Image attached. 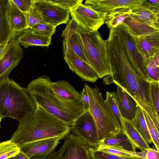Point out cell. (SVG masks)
I'll return each instance as SVG.
<instances>
[{
    "label": "cell",
    "instance_id": "7a4b0ae2",
    "mask_svg": "<svg viewBox=\"0 0 159 159\" xmlns=\"http://www.w3.org/2000/svg\"><path fill=\"white\" fill-rule=\"evenodd\" d=\"M27 119L20 122L12 134L11 141L17 146L43 139L57 137L64 138L70 132V126L36 105Z\"/></svg>",
    "mask_w": 159,
    "mask_h": 159
},
{
    "label": "cell",
    "instance_id": "f6af8a7d",
    "mask_svg": "<svg viewBox=\"0 0 159 159\" xmlns=\"http://www.w3.org/2000/svg\"><path fill=\"white\" fill-rule=\"evenodd\" d=\"M3 118L2 117V114H1L0 111V128L1 127V122Z\"/></svg>",
    "mask_w": 159,
    "mask_h": 159
},
{
    "label": "cell",
    "instance_id": "d590c367",
    "mask_svg": "<svg viewBox=\"0 0 159 159\" xmlns=\"http://www.w3.org/2000/svg\"><path fill=\"white\" fill-rule=\"evenodd\" d=\"M89 151L92 159H144L137 157H124L114 155L90 147Z\"/></svg>",
    "mask_w": 159,
    "mask_h": 159
},
{
    "label": "cell",
    "instance_id": "9c48e42d",
    "mask_svg": "<svg viewBox=\"0 0 159 159\" xmlns=\"http://www.w3.org/2000/svg\"><path fill=\"white\" fill-rule=\"evenodd\" d=\"M70 132L79 137L90 147H96L99 143L96 125L89 111L83 112L70 126Z\"/></svg>",
    "mask_w": 159,
    "mask_h": 159
},
{
    "label": "cell",
    "instance_id": "cb8c5ba5",
    "mask_svg": "<svg viewBox=\"0 0 159 159\" xmlns=\"http://www.w3.org/2000/svg\"><path fill=\"white\" fill-rule=\"evenodd\" d=\"M100 144L111 146L128 151H136V149L121 130L118 135L100 141L98 145Z\"/></svg>",
    "mask_w": 159,
    "mask_h": 159
},
{
    "label": "cell",
    "instance_id": "4dcf8cb0",
    "mask_svg": "<svg viewBox=\"0 0 159 159\" xmlns=\"http://www.w3.org/2000/svg\"><path fill=\"white\" fill-rule=\"evenodd\" d=\"M78 26L72 19H70L66 25L65 28L62 30L61 36L63 38V53L69 47V41L71 36L75 32L78 30Z\"/></svg>",
    "mask_w": 159,
    "mask_h": 159
},
{
    "label": "cell",
    "instance_id": "7bdbcfd3",
    "mask_svg": "<svg viewBox=\"0 0 159 159\" xmlns=\"http://www.w3.org/2000/svg\"><path fill=\"white\" fill-rule=\"evenodd\" d=\"M14 159H28L26 155L23 153H20L14 157Z\"/></svg>",
    "mask_w": 159,
    "mask_h": 159
},
{
    "label": "cell",
    "instance_id": "74e56055",
    "mask_svg": "<svg viewBox=\"0 0 159 159\" xmlns=\"http://www.w3.org/2000/svg\"><path fill=\"white\" fill-rule=\"evenodd\" d=\"M63 8L70 11L82 3V0H48Z\"/></svg>",
    "mask_w": 159,
    "mask_h": 159
},
{
    "label": "cell",
    "instance_id": "ffe728a7",
    "mask_svg": "<svg viewBox=\"0 0 159 159\" xmlns=\"http://www.w3.org/2000/svg\"><path fill=\"white\" fill-rule=\"evenodd\" d=\"M16 37L19 43L25 48L33 46L48 47L51 43L52 38L35 34L30 28L20 32Z\"/></svg>",
    "mask_w": 159,
    "mask_h": 159
},
{
    "label": "cell",
    "instance_id": "8992f818",
    "mask_svg": "<svg viewBox=\"0 0 159 159\" xmlns=\"http://www.w3.org/2000/svg\"><path fill=\"white\" fill-rule=\"evenodd\" d=\"M84 53L89 66L101 78L111 74L107 54V40H104L98 30L89 31L79 26Z\"/></svg>",
    "mask_w": 159,
    "mask_h": 159
},
{
    "label": "cell",
    "instance_id": "f1b7e54d",
    "mask_svg": "<svg viewBox=\"0 0 159 159\" xmlns=\"http://www.w3.org/2000/svg\"><path fill=\"white\" fill-rule=\"evenodd\" d=\"M106 104L115 120L121 127V116L119 112L117 102L116 92L107 91L106 94Z\"/></svg>",
    "mask_w": 159,
    "mask_h": 159
},
{
    "label": "cell",
    "instance_id": "9a60e30c",
    "mask_svg": "<svg viewBox=\"0 0 159 159\" xmlns=\"http://www.w3.org/2000/svg\"><path fill=\"white\" fill-rule=\"evenodd\" d=\"M64 59L70 69L85 81L96 82L97 75L91 67L80 58L70 47L64 53Z\"/></svg>",
    "mask_w": 159,
    "mask_h": 159
},
{
    "label": "cell",
    "instance_id": "bcb514c9",
    "mask_svg": "<svg viewBox=\"0 0 159 159\" xmlns=\"http://www.w3.org/2000/svg\"><path fill=\"white\" fill-rule=\"evenodd\" d=\"M7 159H14V157H10Z\"/></svg>",
    "mask_w": 159,
    "mask_h": 159
},
{
    "label": "cell",
    "instance_id": "ab89813d",
    "mask_svg": "<svg viewBox=\"0 0 159 159\" xmlns=\"http://www.w3.org/2000/svg\"><path fill=\"white\" fill-rule=\"evenodd\" d=\"M80 95L81 101L83 105V112L89 111V98L84 85L80 93Z\"/></svg>",
    "mask_w": 159,
    "mask_h": 159
},
{
    "label": "cell",
    "instance_id": "7c38bea8",
    "mask_svg": "<svg viewBox=\"0 0 159 159\" xmlns=\"http://www.w3.org/2000/svg\"><path fill=\"white\" fill-rule=\"evenodd\" d=\"M64 138L57 137L33 141L19 145L20 152L28 159H43L54 151Z\"/></svg>",
    "mask_w": 159,
    "mask_h": 159
},
{
    "label": "cell",
    "instance_id": "d6a6232c",
    "mask_svg": "<svg viewBox=\"0 0 159 159\" xmlns=\"http://www.w3.org/2000/svg\"><path fill=\"white\" fill-rule=\"evenodd\" d=\"M56 27L47 23L39 24L30 28L34 33L43 36L52 38L56 32Z\"/></svg>",
    "mask_w": 159,
    "mask_h": 159
},
{
    "label": "cell",
    "instance_id": "f35d334b",
    "mask_svg": "<svg viewBox=\"0 0 159 159\" xmlns=\"http://www.w3.org/2000/svg\"><path fill=\"white\" fill-rule=\"evenodd\" d=\"M22 12L28 11L33 5V0H11Z\"/></svg>",
    "mask_w": 159,
    "mask_h": 159
},
{
    "label": "cell",
    "instance_id": "83f0119b",
    "mask_svg": "<svg viewBox=\"0 0 159 159\" xmlns=\"http://www.w3.org/2000/svg\"><path fill=\"white\" fill-rule=\"evenodd\" d=\"M69 45L76 54L83 61L89 65L84 51L82 38L78 30L75 32L71 36L70 39Z\"/></svg>",
    "mask_w": 159,
    "mask_h": 159
},
{
    "label": "cell",
    "instance_id": "d6986e66",
    "mask_svg": "<svg viewBox=\"0 0 159 159\" xmlns=\"http://www.w3.org/2000/svg\"><path fill=\"white\" fill-rule=\"evenodd\" d=\"M7 11L10 24L16 38L20 32L28 28L23 13L11 0H8Z\"/></svg>",
    "mask_w": 159,
    "mask_h": 159
},
{
    "label": "cell",
    "instance_id": "7402d4cb",
    "mask_svg": "<svg viewBox=\"0 0 159 159\" xmlns=\"http://www.w3.org/2000/svg\"><path fill=\"white\" fill-rule=\"evenodd\" d=\"M130 15L147 25L159 29V9L152 8L142 3Z\"/></svg>",
    "mask_w": 159,
    "mask_h": 159
},
{
    "label": "cell",
    "instance_id": "e0dca14e",
    "mask_svg": "<svg viewBox=\"0 0 159 159\" xmlns=\"http://www.w3.org/2000/svg\"><path fill=\"white\" fill-rule=\"evenodd\" d=\"M133 34L147 59L152 57L159 51V32L140 35Z\"/></svg>",
    "mask_w": 159,
    "mask_h": 159
},
{
    "label": "cell",
    "instance_id": "d4e9b609",
    "mask_svg": "<svg viewBox=\"0 0 159 159\" xmlns=\"http://www.w3.org/2000/svg\"><path fill=\"white\" fill-rule=\"evenodd\" d=\"M131 121L135 128L147 143L148 144L152 143L142 109L139 105L135 116Z\"/></svg>",
    "mask_w": 159,
    "mask_h": 159
},
{
    "label": "cell",
    "instance_id": "836d02e7",
    "mask_svg": "<svg viewBox=\"0 0 159 159\" xmlns=\"http://www.w3.org/2000/svg\"><path fill=\"white\" fill-rule=\"evenodd\" d=\"M24 15L28 28L40 23H45L40 14L33 5L27 11L23 12Z\"/></svg>",
    "mask_w": 159,
    "mask_h": 159
},
{
    "label": "cell",
    "instance_id": "6da1fadb",
    "mask_svg": "<svg viewBox=\"0 0 159 159\" xmlns=\"http://www.w3.org/2000/svg\"><path fill=\"white\" fill-rule=\"evenodd\" d=\"M107 40L111 74L104 78V84L115 83L120 86L147 113L159 129V117L152 103L150 82L138 73L131 62L115 28L109 30Z\"/></svg>",
    "mask_w": 159,
    "mask_h": 159
},
{
    "label": "cell",
    "instance_id": "5b68a950",
    "mask_svg": "<svg viewBox=\"0 0 159 159\" xmlns=\"http://www.w3.org/2000/svg\"><path fill=\"white\" fill-rule=\"evenodd\" d=\"M84 85L89 98V111L95 123L99 143L118 135L121 131V127L108 108L99 89L86 84Z\"/></svg>",
    "mask_w": 159,
    "mask_h": 159
},
{
    "label": "cell",
    "instance_id": "f546056e",
    "mask_svg": "<svg viewBox=\"0 0 159 159\" xmlns=\"http://www.w3.org/2000/svg\"><path fill=\"white\" fill-rule=\"evenodd\" d=\"M20 153L19 148L10 140L0 143V159H7Z\"/></svg>",
    "mask_w": 159,
    "mask_h": 159
},
{
    "label": "cell",
    "instance_id": "3957f363",
    "mask_svg": "<svg viewBox=\"0 0 159 159\" xmlns=\"http://www.w3.org/2000/svg\"><path fill=\"white\" fill-rule=\"evenodd\" d=\"M35 107L26 88L9 76L0 80V111L3 118H12L20 122L28 118Z\"/></svg>",
    "mask_w": 159,
    "mask_h": 159
},
{
    "label": "cell",
    "instance_id": "ee69618b",
    "mask_svg": "<svg viewBox=\"0 0 159 159\" xmlns=\"http://www.w3.org/2000/svg\"><path fill=\"white\" fill-rule=\"evenodd\" d=\"M8 43L5 44H0V57L3 53Z\"/></svg>",
    "mask_w": 159,
    "mask_h": 159
},
{
    "label": "cell",
    "instance_id": "4316f807",
    "mask_svg": "<svg viewBox=\"0 0 159 159\" xmlns=\"http://www.w3.org/2000/svg\"><path fill=\"white\" fill-rule=\"evenodd\" d=\"M98 149L108 153L124 157H137L145 159L146 150L141 152H132L115 147L99 144L95 147Z\"/></svg>",
    "mask_w": 159,
    "mask_h": 159
},
{
    "label": "cell",
    "instance_id": "603a6c76",
    "mask_svg": "<svg viewBox=\"0 0 159 159\" xmlns=\"http://www.w3.org/2000/svg\"><path fill=\"white\" fill-rule=\"evenodd\" d=\"M50 87L57 94L64 99L71 101H81L80 93L66 81H52Z\"/></svg>",
    "mask_w": 159,
    "mask_h": 159
},
{
    "label": "cell",
    "instance_id": "b9f144b4",
    "mask_svg": "<svg viewBox=\"0 0 159 159\" xmlns=\"http://www.w3.org/2000/svg\"><path fill=\"white\" fill-rule=\"evenodd\" d=\"M143 4L152 8L159 9V0H144Z\"/></svg>",
    "mask_w": 159,
    "mask_h": 159
},
{
    "label": "cell",
    "instance_id": "4fadbf2b",
    "mask_svg": "<svg viewBox=\"0 0 159 159\" xmlns=\"http://www.w3.org/2000/svg\"><path fill=\"white\" fill-rule=\"evenodd\" d=\"M24 51L16 39L11 40L0 57V80L7 76L23 57Z\"/></svg>",
    "mask_w": 159,
    "mask_h": 159
},
{
    "label": "cell",
    "instance_id": "484cf974",
    "mask_svg": "<svg viewBox=\"0 0 159 159\" xmlns=\"http://www.w3.org/2000/svg\"><path fill=\"white\" fill-rule=\"evenodd\" d=\"M133 11L131 9L124 8L107 15L105 23L109 30L116 28L121 24Z\"/></svg>",
    "mask_w": 159,
    "mask_h": 159
},
{
    "label": "cell",
    "instance_id": "8d00e7d4",
    "mask_svg": "<svg viewBox=\"0 0 159 159\" xmlns=\"http://www.w3.org/2000/svg\"><path fill=\"white\" fill-rule=\"evenodd\" d=\"M150 88L152 103L157 116L159 117V82H150Z\"/></svg>",
    "mask_w": 159,
    "mask_h": 159
},
{
    "label": "cell",
    "instance_id": "1f68e13d",
    "mask_svg": "<svg viewBox=\"0 0 159 159\" xmlns=\"http://www.w3.org/2000/svg\"><path fill=\"white\" fill-rule=\"evenodd\" d=\"M142 110L147 124L152 143H153L157 150L159 151V130L157 128L152 120L147 113L142 109Z\"/></svg>",
    "mask_w": 159,
    "mask_h": 159
},
{
    "label": "cell",
    "instance_id": "e575fe53",
    "mask_svg": "<svg viewBox=\"0 0 159 159\" xmlns=\"http://www.w3.org/2000/svg\"><path fill=\"white\" fill-rule=\"evenodd\" d=\"M153 56L147 59L145 66L146 72L148 78L151 80L159 82V65L155 62Z\"/></svg>",
    "mask_w": 159,
    "mask_h": 159
},
{
    "label": "cell",
    "instance_id": "ac0fdd59",
    "mask_svg": "<svg viewBox=\"0 0 159 159\" xmlns=\"http://www.w3.org/2000/svg\"><path fill=\"white\" fill-rule=\"evenodd\" d=\"M120 120L121 130L136 149L144 151L150 148L149 144L135 128L131 120L122 117Z\"/></svg>",
    "mask_w": 159,
    "mask_h": 159
},
{
    "label": "cell",
    "instance_id": "60d3db41",
    "mask_svg": "<svg viewBox=\"0 0 159 159\" xmlns=\"http://www.w3.org/2000/svg\"><path fill=\"white\" fill-rule=\"evenodd\" d=\"M159 151L156 148L150 147L146 150L145 159H159Z\"/></svg>",
    "mask_w": 159,
    "mask_h": 159
},
{
    "label": "cell",
    "instance_id": "277c9868",
    "mask_svg": "<svg viewBox=\"0 0 159 159\" xmlns=\"http://www.w3.org/2000/svg\"><path fill=\"white\" fill-rule=\"evenodd\" d=\"M52 81L48 76H40L29 83L26 88L27 92L35 106H40L70 126L76 118L50 87Z\"/></svg>",
    "mask_w": 159,
    "mask_h": 159
},
{
    "label": "cell",
    "instance_id": "ba28073f",
    "mask_svg": "<svg viewBox=\"0 0 159 159\" xmlns=\"http://www.w3.org/2000/svg\"><path fill=\"white\" fill-rule=\"evenodd\" d=\"M72 19L79 27L91 31L98 30L105 23L107 14L97 11L82 3L70 11Z\"/></svg>",
    "mask_w": 159,
    "mask_h": 159
},
{
    "label": "cell",
    "instance_id": "44dd1931",
    "mask_svg": "<svg viewBox=\"0 0 159 159\" xmlns=\"http://www.w3.org/2000/svg\"><path fill=\"white\" fill-rule=\"evenodd\" d=\"M8 0H0V44L16 39L11 27L7 11Z\"/></svg>",
    "mask_w": 159,
    "mask_h": 159
},
{
    "label": "cell",
    "instance_id": "8fae6325",
    "mask_svg": "<svg viewBox=\"0 0 159 159\" xmlns=\"http://www.w3.org/2000/svg\"><path fill=\"white\" fill-rule=\"evenodd\" d=\"M33 5L45 23L56 27L61 24H66L69 19L70 11L48 0H33Z\"/></svg>",
    "mask_w": 159,
    "mask_h": 159
},
{
    "label": "cell",
    "instance_id": "2e32d148",
    "mask_svg": "<svg viewBox=\"0 0 159 159\" xmlns=\"http://www.w3.org/2000/svg\"><path fill=\"white\" fill-rule=\"evenodd\" d=\"M116 95L118 108L121 117L132 120L135 116L138 105L128 93L117 85Z\"/></svg>",
    "mask_w": 159,
    "mask_h": 159
},
{
    "label": "cell",
    "instance_id": "5bb4252c",
    "mask_svg": "<svg viewBox=\"0 0 159 159\" xmlns=\"http://www.w3.org/2000/svg\"><path fill=\"white\" fill-rule=\"evenodd\" d=\"M144 1V0H87L84 5L107 15L124 8L134 11L138 8Z\"/></svg>",
    "mask_w": 159,
    "mask_h": 159
},
{
    "label": "cell",
    "instance_id": "52a82bcc",
    "mask_svg": "<svg viewBox=\"0 0 159 159\" xmlns=\"http://www.w3.org/2000/svg\"><path fill=\"white\" fill-rule=\"evenodd\" d=\"M117 35L130 61L138 73L145 80L151 82L146 72L147 59L138 46L134 36L124 23L115 28Z\"/></svg>",
    "mask_w": 159,
    "mask_h": 159
},
{
    "label": "cell",
    "instance_id": "30bf717a",
    "mask_svg": "<svg viewBox=\"0 0 159 159\" xmlns=\"http://www.w3.org/2000/svg\"><path fill=\"white\" fill-rule=\"evenodd\" d=\"M65 138L56 159H92L90 146L84 140L72 134Z\"/></svg>",
    "mask_w": 159,
    "mask_h": 159
}]
</instances>
